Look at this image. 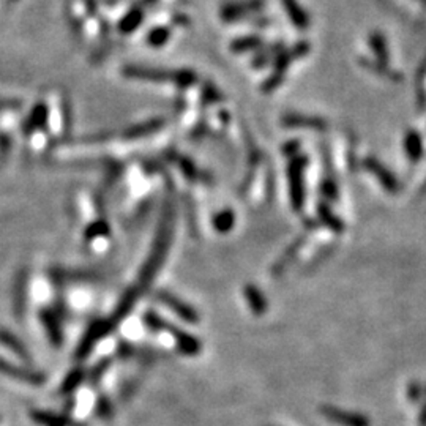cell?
<instances>
[{"label": "cell", "mask_w": 426, "mask_h": 426, "mask_svg": "<svg viewBox=\"0 0 426 426\" xmlns=\"http://www.w3.org/2000/svg\"><path fill=\"white\" fill-rule=\"evenodd\" d=\"M163 121L161 118H155V121H150L147 123H139L136 127L129 128L127 133H125V138L127 139H138L142 136H147V134L157 131L158 128L163 127Z\"/></svg>", "instance_id": "13"}, {"label": "cell", "mask_w": 426, "mask_h": 426, "mask_svg": "<svg viewBox=\"0 0 426 426\" xmlns=\"http://www.w3.org/2000/svg\"><path fill=\"white\" fill-rule=\"evenodd\" d=\"M258 5H259L258 0H251V2H248V3L229 5V7H226L225 10H223V18H225L226 21L240 18L242 14H247L248 12H251V10H256Z\"/></svg>", "instance_id": "15"}, {"label": "cell", "mask_w": 426, "mask_h": 426, "mask_svg": "<svg viewBox=\"0 0 426 426\" xmlns=\"http://www.w3.org/2000/svg\"><path fill=\"white\" fill-rule=\"evenodd\" d=\"M155 297H157L160 303L168 306V308L173 310L180 319L188 322V324H197V322H199V316H197L195 308H191L188 303H185L184 300L175 297L174 294L168 292V290H158V292L155 294Z\"/></svg>", "instance_id": "6"}, {"label": "cell", "mask_w": 426, "mask_h": 426, "mask_svg": "<svg viewBox=\"0 0 426 426\" xmlns=\"http://www.w3.org/2000/svg\"><path fill=\"white\" fill-rule=\"evenodd\" d=\"M112 329H114V325L109 321H98V322H95V324H93L90 329L87 330V334L84 335V338H82V341L79 342V347H77L76 357L79 358V360H82V358H86L92 352L93 346H95L103 336H108V334H111Z\"/></svg>", "instance_id": "5"}, {"label": "cell", "mask_w": 426, "mask_h": 426, "mask_svg": "<svg viewBox=\"0 0 426 426\" xmlns=\"http://www.w3.org/2000/svg\"><path fill=\"white\" fill-rule=\"evenodd\" d=\"M302 169L303 161L294 160L289 166V181H290V197H292V204L295 210H300L302 207Z\"/></svg>", "instance_id": "8"}, {"label": "cell", "mask_w": 426, "mask_h": 426, "mask_svg": "<svg viewBox=\"0 0 426 426\" xmlns=\"http://www.w3.org/2000/svg\"><path fill=\"white\" fill-rule=\"evenodd\" d=\"M144 321H145V325H147L149 329H152L155 331H166V334L173 336L175 342H177V347H179V351L181 352V354L197 355L201 352L202 347H201L199 340H196L195 336L188 335L186 331L179 329V327H175L173 324H169V322H166L157 313H152V311H149V313H145Z\"/></svg>", "instance_id": "2"}, {"label": "cell", "mask_w": 426, "mask_h": 426, "mask_svg": "<svg viewBox=\"0 0 426 426\" xmlns=\"http://www.w3.org/2000/svg\"><path fill=\"white\" fill-rule=\"evenodd\" d=\"M259 43L258 38H240L237 41H234L232 49L237 51V53H242V51H249L253 48H256Z\"/></svg>", "instance_id": "23"}, {"label": "cell", "mask_w": 426, "mask_h": 426, "mask_svg": "<svg viewBox=\"0 0 426 426\" xmlns=\"http://www.w3.org/2000/svg\"><path fill=\"white\" fill-rule=\"evenodd\" d=\"M232 225H234V216L231 212H223L215 218V227L218 231H221V232L229 231Z\"/></svg>", "instance_id": "20"}, {"label": "cell", "mask_w": 426, "mask_h": 426, "mask_svg": "<svg viewBox=\"0 0 426 426\" xmlns=\"http://www.w3.org/2000/svg\"><path fill=\"white\" fill-rule=\"evenodd\" d=\"M125 76L134 77V79H145L155 82H171L179 87H188L195 84L196 75L188 70H177V71H164V70H153L144 68V66H127L125 68Z\"/></svg>", "instance_id": "3"}, {"label": "cell", "mask_w": 426, "mask_h": 426, "mask_svg": "<svg viewBox=\"0 0 426 426\" xmlns=\"http://www.w3.org/2000/svg\"><path fill=\"white\" fill-rule=\"evenodd\" d=\"M173 231H174V210L173 207H168L163 213V218H161L157 240H155L152 251H150L147 261H145L141 270V275H139V279L136 283L139 292H144V290L149 288V284L152 283L155 275L158 273L160 267L163 266L164 256L171 245V238H173Z\"/></svg>", "instance_id": "1"}, {"label": "cell", "mask_w": 426, "mask_h": 426, "mask_svg": "<svg viewBox=\"0 0 426 426\" xmlns=\"http://www.w3.org/2000/svg\"><path fill=\"white\" fill-rule=\"evenodd\" d=\"M142 19H144V12H141L139 8H134L123 18V21L121 23V30L123 34H131L133 30L142 23Z\"/></svg>", "instance_id": "16"}, {"label": "cell", "mask_w": 426, "mask_h": 426, "mask_svg": "<svg viewBox=\"0 0 426 426\" xmlns=\"http://www.w3.org/2000/svg\"><path fill=\"white\" fill-rule=\"evenodd\" d=\"M283 123L286 125V127H305V125L306 127H318V125H321L319 122L313 121V118L297 116V114H292V116L284 117Z\"/></svg>", "instance_id": "18"}, {"label": "cell", "mask_w": 426, "mask_h": 426, "mask_svg": "<svg viewBox=\"0 0 426 426\" xmlns=\"http://www.w3.org/2000/svg\"><path fill=\"white\" fill-rule=\"evenodd\" d=\"M109 365H111V360H109V358H105V360H101L100 363H97L95 368H93L92 373H90V381L92 382L100 381V377L103 376V373L108 370Z\"/></svg>", "instance_id": "24"}, {"label": "cell", "mask_w": 426, "mask_h": 426, "mask_svg": "<svg viewBox=\"0 0 426 426\" xmlns=\"http://www.w3.org/2000/svg\"><path fill=\"white\" fill-rule=\"evenodd\" d=\"M321 412L324 414L327 418L331 420V422H335L341 426H370V422H368V420L363 417V415L349 414V412H344V410H340L336 408L325 406V408L321 409Z\"/></svg>", "instance_id": "7"}, {"label": "cell", "mask_w": 426, "mask_h": 426, "mask_svg": "<svg viewBox=\"0 0 426 426\" xmlns=\"http://www.w3.org/2000/svg\"><path fill=\"white\" fill-rule=\"evenodd\" d=\"M2 336H0V340L2 341H5L7 342V344H10L12 346V349L16 352L18 355H21L23 358H29V355H27V352H25V349H24V346L21 344V342L18 341V340H14V338L10 335V334H7V331H3V334H0Z\"/></svg>", "instance_id": "22"}, {"label": "cell", "mask_w": 426, "mask_h": 426, "mask_svg": "<svg viewBox=\"0 0 426 426\" xmlns=\"http://www.w3.org/2000/svg\"><path fill=\"white\" fill-rule=\"evenodd\" d=\"M245 297H247V302L249 305V308H251L254 314L261 316V314L266 313L267 300L264 299V295L261 294V290H259L258 288H254V286H251V284L245 286Z\"/></svg>", "instance_id": "11"}, {"label": "cell", "mask_w": 426, "mask_h": 426, "mask_svg": "<svg viewBox=\"0 0 426 426\" xmlns=\"http://www.w3.org/2000/svg\"><path fill=\"white\" fill-rule=\"evenodd\" d=\"M86 377V373L82 368H77V370L71 371L68 376L65 377L64 384H62V392L64 393H70L75 390V388H77V386H81V382L84 381Z\"/></svg>", "instance_id": "17"}, {"label": "cell", "mask_w": 426, "mask_h": 426, "mask_svg": "<svg viewBox=\"0 0 426 426\" xmlns=\"http://www.w3.org/2000/svg\"><path fill=\"white\" fill-rule=\"evenodd\" d=\"M97 414L100 415L101 418H111L114 415V408L111 401H109L108 397H100L97 404Z\"/></svg>", "instance_id": "21"}, {"label": "cell", "mask_w": 426, "mask_h": 426, "mask_svg": "<svg viewBox=\"0 0 426 426\" xmlns=\"http://www.w3.org/2000/svg\"><path fill=\"white\" fill-rule=\"evenodd\" d=\"M368 41H370V46H371L373 53L376 54L377 60L382 62V64H387L388 62V46H387L386 36H384L382 34H379V32H373L370 35V38H368Z\"/></svg>", "instance_id": "14"}, {"label": "cell", "mask_w": 426, "mask_h": 426, "mask_svg": "<svg viewBox=\"0 0 426 426\" xmlns=\"http://www.w3.org/2000/svg\"><path fill=\"white\" fill-rule=\"evenodd\" d=\"M168 40H169V30L164 29V27L153 29L152 32L149 34V38H147L150 46H155V48H158V46H163Z\"/></svg>", "instance_id": "19"}, {"label": "cell", "mask_w": 426, "mask_h": 426, "mask_svg": "<svg viewBox=\"0 0 426 426\" xmlns=\"http://www.w3.org/2000/svg\"><path fill=\"white\" fill-rule=\"evenodd\" d=\"M308 51H310L308 43H299L294 49H290V51H288V53H284L283 55H279L277 65H275L273 75L270 76L266 84H264V90L270 92V90L277 89V87L281 84L286 68H288V66L290 65V62L297 59V57L305 55L306 53H308Z\"/></svg>", "instance_id": "4"}, {"label": "cell", "mask_w": 426, "mask_h": 426, "mask_svg": "<svg viewBox=\"0 0 426 426\" xmlns=\"http://www.w3.org/2000/svg\"><path fill=\"white\" fill-rule=\"evenodd\" d=\"M283 5L286 8V13L289 14L290 21L295 27L299 29H306L310 25V16L305 10L300 7V3L297 0H283Z\"/></svg>", "instance_id": "10"}, {"label": "cell", "mask_w": 426, "mask_h": 426, "mask_svg": "<svg viewBox=\"0 0 426 426\" xmlns=\"http://www.w3.org/2000/svg\"><path fill=\"white\" fill-rule=\"evenodd\" d=\"M0 371L8 374V376H12V377H16L19 379V381L34 384V386H40V384L45 382V376L41 373L24 370V368L10 365V363L3 362V360H0Z\"/></svg>", "instance_id": "9"}, {"label": "cell", "mask_w": 426, "mask_h": 426, "mask_svg": "<svg viewBox=\"0 0 426 426\" xmlns=\"http://www.w3.org/2000/svg\"><path fill=\"white\" fill-rule=\"evenodd\" d=\"M32 418L36 423L43 426H75V423H73L70 418L62 417V415L45 412V410H34Z\"/></svg>", "instance_id": "12"}]
</instances>
